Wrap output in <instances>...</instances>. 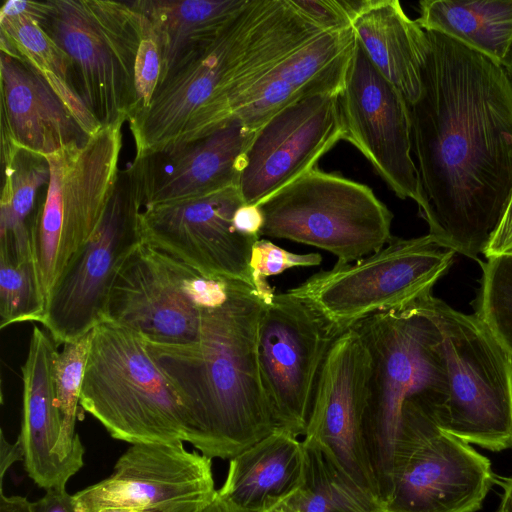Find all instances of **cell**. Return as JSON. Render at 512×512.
Listing matches in <instances>:
<instances>
[{
	"mask_svg": "<svg viewBox=\"0 0 512 512\" xmlns=\"http://www.w3.org/2000/svg\"><path fill=\"white\" fill-rule=\"evenodd\" d=\"M143 207L139 171L133 161L120 171L98 227L49 292L40 323L57 346L90 333L105 319L116 275L142 241L139 217Z\"/></svg>",
	"mask_w": 512,
	"mask_h": 512,
	"instance_id": "obj_12",
	"label": "cell"
},
{
	"mask_svg": "<svg viewBox=\"0 0 512 512\" xmlns=\"http://www.w3.org/2000/svg\"><path fill=\"white\" fill-rule=\"evenodd\" d=\"M91 332L64 344L53 365L56 400L61 416V433L56 447L59 458L79 471L83 466L84 446L75 431L78 405L90 348Z\"/></svg>",
	"mask_w": 512,
	"mask_h": 512,
	"instance_id": "obj_31",
	"label": "cell"
},
{
	"mask_svg": "<svg viewBox=\"0 0 512 512\" xmlns=\"http://www.w3.org/2000/svg\"><path fill=\"white\" fill-rule=\"evenodd\" d=\"M416 22L503 65L512 46V0H424Z\"/></svg>",
	"mask_w": 512,
	"mask_h": 512,
	"instance_id": "obj_29",
	"label": "cell"
},
{
	"mask_svg": "<svg viewBox=\"0 0 512 512\" xmlns=\"http://www.w3.org/2000/svg\"><path fill=\"white\" fill-rule=\"evenodd\" d=\"M495 483L491 461L440 429L424 403L403 408L385 512H477Z\"/></svg>",
	"mask_w": 512,
	"mask_h": 512,
	"instance_id": "obj_11",
	"label": "cell"
},
{
	"mask_svg": "<svg viewBox=\"0 0 512 512\" xmlns=\"http://www.w3.org/2000/svg\"><path fill=\"white\" fill-rule=\"evenodd\" d=\"M267 512H293V511L285 502H283Z\"/></svg>",
	"mask_w": 512,
	"mask_h": 512,
	"instance_id": "obj_45",
	"label": "cell"
},
{
	"mask_svg": "<svg viewBox=\"0 0 512 512\" xmlns=\"http://www.w3.org/2000/svg\"><path fill=\"white\" fill-rule=\"evenodd\" d=\"M454 255L429 234L392 236L377 252L319 271L288 291L310 303L339 335L373 314L409 307L432 293Z\"/></svg>",
	"mask_w": 512,
	"mask_h": 512,
	"instance_id": "obj_10",
	"label": "cell"
},
{
	"mask_svg": "<svg viewBox=\"0 0 512 512\" xmlns=\"http://www.w3.org/2000/svg\"><path fill=\"white\" fill-rule=\"evenodd\" d=\"M70 57L78 94L102 126L135 111V73L160 48L148 17L133 1L48 0L39 20Z\"/></svg>",
	"mask_w": 512,
	"mask_h": 512,
	"instance_id": "obj_5",
	"label": "cell"
},
{
	"mask_svg": "<svg viewBox=\"0 0 512 512\" xmlns=\"http://www.w3.org/2000/svg\"><path fill=\"white\" fill-rule=\"evenodd\" d=\"M294 6L323 31L352 27L367 0H292Z\"/></svg>",
	"mask_w": 512,
	"mask_h": 512,
	"instance_id": "obj_35",
	"label": "cell"
},
{
	"mask_svg": "<svg viewBox=\"0 0 512 512\" xmlns=\"http://www.w3.org/2000/svg\"><path fill=\"white\" fill-rule=\"evenodd\" d=\"M437 327L448 394L436 424L492 452L512 449V356L474 314L432 293L414 303Z\"/></svg>",
	"mask_w": 512,
	"mask_h": 512,
	"instance_id": "obj_7",
	"label": "cell"
},
{
	"mask_svg": "<svg viewBox=\"0 0 512 512\" xmlns=\"http://www.w3.org/2000/svg\"><path fill=\"white\" fill-rule=\"evenodd\" d=\"M356 40L380 73L414 104L422 91V69L429 51L427 32L398 0H367L352 21Z\"/></svg>",
	"mask_w": 512,
	"mask_h": 512,
	"instance_id": "obj_24",
	"label": "cell"
},
{
	"mask_svg": "<svg viewBox=\"0 0 512 512\" xmlns=\"http://www.w3.org/2000/svg\"><path fill=\"white\" fill-rule=\"evenodd\" d=\"M133 2L148 17L158 35L162 53L160 86L171 73L209 46L249 0Z\"/></svg>",
	"mask_w": 512,
	"mask_h": 512,
	"instance_id": "obj_27",
	"label": "cell"
},
{
	"mask_svg": "<svg viewBox=\"0 0 512 512\" xmlns=\"http://www.w3.org/2000/svg\"><path fill=\"white\" fill-rule=\"evenodd\" d=\"M426 32L422 91L409 105L425 221L441 246L476 259L512 195V79L486 55Z\"/></svg>",
	"mask_w": 512,
	"mask_h": 512,
	"instance_id": "obj_1",
	"label": "cell"
},
{
	"mask_svg": "<svg viewBox=\"0 0 512 512\" xmlns=\"http://www.w3.org/2000/svg\"><path fill=\"white\" fill-rule=\"evenodd\" d=\"M80 405L127 443L186 442L178 395L146 339L109 320L91 331Z\"/></svg>",
	"mask_w": 512,
	"mask_h": 512,
	"instance_id": "obj_6",
	"label": "cell"
},
{
	"mask_svg": "<svg viewBox=\"0 0 512 512\" xmlns=\"http://www.w3.org/2000/svg\"><path fill=\"white\" fill-rule=\"evenodd\" d=\"M496 484L502 489L499 506L507 512H512V477L496 476Z\"/></svg>",
	"mask_w": 512,
	"mask_h": 512,
	"instance_id": "obj_41",
	"label": "cell"
},
{
	"mask_svg": "<svg viewBox=\"0 0 512 512\" xmlns=\"http://www.w3.org/2000/svg\"><path fill=\"white\" fill-rule=\"evenodd\" d=\"M322 256L318 253L296 254L285 250L270 240L259 238L252 247L250 272L253 288L265 304L274 296V289L267 281L268 277L279 275L294 267L318 266Z\"/></svg>",
	"mask_w": 512,
	"mask_h": 512,
	"instance_id": "obj_34",
	"label": "cell"
},
{
	"mask_svg": "<svg viewBox=\"0 0 512 512\" xmlns=\"http://www.w3.org/2000/svg\"><path fill=\"white\" fill-rule=\"evenodd\" d=\"M45 312L33 259L10 262L0 259V327L41 322Z\"/></svg>",
	"mask_w": 512,
	"mask_h": 512,
	"instance_id": "obj_33",
	"label": "cell"
},
{
	"mask_svg": "<svg viewBox=\"0 0 512 512\" xmlns=\"http://www.w3.org/2000/svg\"><path fill=\"white\" fill-rule=\"evenodd\" d=\"M257 205L260 236L317 247L336 264L373 254L392 238L393 213L369 186L317 167Z\"/></svg>",
	"mask_w": 512,
	"mask_h": 512,
	"instance_id": "obj_9",
	"label": "cell"
},
{
	"mask_svg": "<svg viewBox=\"0 0 512 512\" xmlns=\"http://www.w3.org/2000/svg\"><path fill=\"white\" fill-rule=\"evenodd\" d=\"M305 451L298 437L275 430L230 459L218 494L252 512H267L301 486Z\"/></svg>",
	"mask_w": 512,
	"mask_h": 512,
	"instance_id": "obj_25",
	"label": "cell"
},
{
	"mask_svg": "<svg viewBox=\"0 0 512 512\" xmlns=\"http://www.w3.org/2000/svg\"><path fill=\"white\" fill-rule=\"evenodd\" d=\"M483 255L485 258L512 255V195Z\"/></svg>",
	"mask_w": 512,
	"mask_h": 512,
	"instance_id": "obj_36",
	"label": "cell"
},
{
	"mask_svg": "<svg viewBox=\"0 0 512 512\" xmlns=\"http://www.w3.org/2000/svg\"><path fill=\"white\" fill-rule=\"evenodd\" d=\"M480 265L475 315L512 356V255L489 257Z\"/></svg>",
	"mask_w": 512,
	"mask_h": 512,
	"instance_id": "obj_32",
	"label": "cell"
},
{
	"mask_svg": "<svg viewBox=\"0 0 512 512\" xmlns=\"http://www.w3.org/2000/svg\"><path fill=\"white\" fill-rule=\"evenodd\" d=\"M203 512H252L234 505L229 500L217 495L213 502Z\"/></svg>",
	"mask_w": 512,
	"mask_h": 512,
	"instance_id": "obj_42",
	"label": "cell"
},
{
	"mask_svg": "<svg viewBox=\"0 0 512 512\" xmlns=\"http://www.w3.org/2000/svg\"><path fill=\"white\" fill-rule=\"evenodd\" d=\"M40 1L7 0L0 9L1 51L7 52L39 74L61 99L89 137L102 125L81 100L68 54L41 26Z\"/></svg>",
	"mask_w": 512,
	"mask_h": 512,
	"instance_id": "obj_26",
	"label": "cell"
},
{
	"mask_svg": "<svg viewBox=\"0 0 512 512\" xmlns=\"http://www.w3.org/2000/svg\"><path fill=\"white\" fill-rule=\"evenodd\" d=\"M23 461V451L19 438L14 443H9L1 431L0 440V482L3 486L4 475L14 462Z\"/></svg>",
	"mask_w": 512,
	"mask_h": 512,
	"instance_id": "obj_39",
	"label": "cell"
},
{
	"mask_svg": "<svg viewBox=\"0 0 512 512\" xmlns=\"http://www.w3.org/2000/svg\"><path fill=\"white\" fill-rule=\"evenodd\" d=\"M0 59L1 132L45 157L89 138L39 74L7 52Z\"/></svg>",
	"mask_w": 512,
	"mask_h": 512,
	"instance_id": "obj_23",
	"label": "cell"
},
{
	"mask_svg": "<svg viewBox=\"0 0 512 512\" xmlns=\"http://www.w3.org/2000/svg\"><path fill=\"white\" fill-rule=\"evenodd\" d=\"M264 304L251 286L229 280L225 301L201 308L195 341L146 340L178 395L186 442L211 459H232L277 430L258 362Z\"/></svg>",
	"mask_w": 512,
	"mask_h": 512,
	"instance_id": "obj_2",
	"label": "cell"
},
{
	"mask_svg": "<svg viewBox=\"0 0 512 512\" xmlns=\"http://www.w3.org/2000/svg\"><path fill=\"white\" fill-rule=\"evenodd\" d=\"M96 512H140L139 510L127 507H105Z\"/></svg>",
	"mask_w": 512,
	"mask_h": 512,
	"instance_id": "obj_43",
	"label": "cell"
},
{
	"mask_svg": "<svg viewBox=\"0 0 512 512\" xmlns=\"http://www.w3.org/2000/svg\"><path fill=\"white\" fill-rule=\"evenodd\" d=\"M502 66L504 67V69L507 71L510 78L512 79V46H511Z\"/></svg>",
	"mask_w": 512,
	"mask_h": 512,
	"instance_id": "obj_44",
	"label": "cell"
},
{
	"mask_svg": "<svg viewBox=\"0 0 512 512\" xmlns=\"http://www.w3.org/2000/svg\"><path fill=\"white\" fill-rule=\"evenodd\" d=\"M339 108L343 140L362 153L396 196L413 200L426 220L430 209L411 156L409 105L357 40L339 94Z\"/></svg>",
	"mask_w": 512,
	"mask_h": 512,
	"instance_id": "obj_14",
	"label": "cell"
},
{
	"mask_svg": "<svg viewBox=\"0 0 512 512\" xmlns=\"http://www.w3.org/2000/svg\"><path fill=\"white\" fill-rule=\"evenodd\" d=\"M234 228L241 234L260 238L264 216L259 205L243 204L233 216Z\"/></svg>",
	"mask_w": 512,
	"mask_h": 512,
	"instance_id": "obj_37",
	"label": "cell"
},
{
	"mask_svg": "<svg viewBox=\"0 0 512 512\" xmlns=\"http://www.w3.org/2000/svg\"><path fill=\"white\" fill-rule=\"evenodd\" d=\"M1 162L0 259L23 262L33 259L31 228L49 183L50 167L45 156L18 147L4 133Z\"/></svg>",
	"mask_w": 512,
	"mask_h": 512,
	"instance_id": "obj_28",
	"label": "cell"
},
{
	"mask_svg": "<svg viewBox=\"0 0 512 512\" xmlns=\"http://www.w3.org/2000/svg\"><path fill=\"white\" fill-rule=\"evenodd\" d=\"M337 336L310 303L288 290L264 304L258 362L277 430L305 435L321 370Z\"/></svg>",
	"mask_w": 512,
	"mask_h": 512,
	"instance_id": "obj_13",
	"label": "cell"
},
{
	"mask_svg": "<svg viewBox=\"0 0 512 512\" xmlns=\"http://www.w3.org/2000/svg\"><path fill=\"white\" fill-rule=\"evenodd\" d=\"M305 469L301 486L285 503L293 512H385L318 444L302 440Z\"/></svg>",
	"mask_w": 512,
	"mask_h": 512,
	"instance_id": "obj_30",
	"label": "cell"
},
{
	"mask_svg": "<svg viewBox=\"0 0 512 512\" xmlns=\"http://www.w3.org/2000/svg\"><path fill=\"white\" fill-rule=\"evenodd\" d=\"M184 443L132 444L110 476L73 495L77 512H203L217 495L212 459Z\"/></svg>",
	"mask_w": 512,
	"mask_h": 512,
	"instance_id": "obj_15",
	"label": "cell"
},
{
	"mask_svg": "<svg viewBox=\"0 0 512 512\" xmlns=\"http://www.w3.org/2000/svg\"><path fill=\"white\" fill-rule=\"evenodd\" d=\"M255 131L232 119L187 144L135 157L144 206L238 186Z\"/></svg>",
	"mask_w": 512,
	"mask_h": 512,
	"instance_id": "obj_20",
	"label": "cell"
},
{
	"mask_svg": "<svg viewBox=\"0 0 512 512\" xmlns=\"http://www.w3.org/2000/svg\"><path fill=\"white\" fill-rule=\"evenodd\" d=\"M31 512H77L74 496L66 488L46 490L42 498L31 502Z\"/></svg>",
	"mask_w": 512,
	"mask_h": 512,
	"instance_id": "obj_38",
	"label": "cell"
},
{
	"mask_svg": "<svg viewBox=\"0 0 512 512\" xmlns=\"http://www.w3.org/2000/svg\"><path fill=\"white\" fill-rule=\"evenodd\" d=\"M366 347L369 367L363 417L365 444L386 507L403 408L427 404L434 415L448 394V376L435 324L414 304L373 314L353 326Z\"/></svg>",
	"mask_w": 512,
	"mask_h": 512,
	"instance_id": "obj_4",
	"label": "cell"
},
{
	"mask_svg": "<svg viewBox=\"0 0 512 512\" xmlns=\"http://www.w3.org/2000/svg\"><path fill=\"white\" fill-rule=\"evenodd\" d=\"M243 204L238 186H232L146 205L139 217L142 241L204 277L239 281L253 288L250 257L259 238L245 236L233 225L234 213Z\"/></svg>",
	"mask_w": 512,
	"mask_h": 512,
	"instance_id": "obj_16",
	"label": "cell"
},
{
	"mask_svg": "<svg viewBox=\"0 0 512 512\" xmlns=\"http://www.w3.org/2000/svg\"><path fill=\"white\" fill-rule=\"evenodd\" d=\"M342 87L308 93L255 131L238 183L244 204L261 203L315 168L319 159L343 140Z\"/></svg>",
	"mask_w": 512,
	"mask_h": 512,
	"instance_id": "obj_17",
	"label": "cell"
},
{
	"mask_svg": "<svg viewBox=\"0 0 512 512\" xmlns=\"http://www.w3.org/2000/svg\"><path fill=\"white\" fill-rule=\"evenodd\" d=\"M494 512H507L502 507L498 506V508Z\"/></svg>",
	"mask_w": 512,
	"mask_h": 512,
	"instance_id": "obj_46",
	"label": "cell"
},
{
	"mask_svg": "<svg viewBox=\"0 0 512 512\" xmlns=\"http://www.w3.org/2000/svg\"><path fill=\"white\" fill-rule=\"evenodd\" d=\"M57 353V345L51 336L34 326L27 357L21 367L23 405L18 438L25 470L44 490L66 488L68 480L78 472L56 452L61 433L53 379Z\"/></svg>",
	"mask_w": 512,
	"mask_h": 512,
	"instance_id": "obj_21",
	"label": "cell"
},
{
	"mask_svg": "<svg viewBox=\"0 0 512 512\" xmlns=\"http://www.w3.org/2000/svg\"><path fill=\"white\" fill-rule=\"evenodd\" d=\"M368 367V353L358 331L351 327L340 333L324 361L304 440L321 446L359 488L384 507L364 438Z\"/></svg>",
	"mask_w": 512,
	"mask_h": 512,
	"instance_id": "obj_18",
	"label": "cell"
},
{
	"mask_svg": "<svg viewBox=\"0 0 512 512\" xmlns=\"http://www.w3.org/2000/svg\"><path fill=\"white\" fill-rule=\"evenodd\" d=\"M0 512H31V502L22 496H6L0 486Z\"/></svg>",
	"mask_w": 512,
	"mask_h": 512,
	"instance_id": "obj_40",
	"label": "cell"
},
{
	"mask_svg": "<svg viewBox=\"0 0 512 512\" xmlns=\"http://www.w3.org/2000/svg\"><path fill=\"white\" fill-rule=\"evenodd\" d=\"M324 32L292 0H249L217 38L129 119L135 157L177 148L233 119L249 91Z\"/></svg>",
	"mask_w": 512,
	"mask_h": 512,
	"instance_id": "obj_3",
	"label": "cell"
},
{
	"mask_svg": "<svg viewBox=\"0 0 512 512\" xmlns=\"http://www.w3.org/2000/svg\"><path fill=\"white\" fill-rule=\"evenodd\" d=\"M185 264L141 241L110 289L105 319L147 341L183 344L200 332L201 308L184 287Z\"/></svg>",
	"mask_w": 512,
	"mask_h": 512,
	"instance_id": "obj_19",
	"label": "cell"
},
{
	"mask_svg": "<svg viewBox=\"0 0 512 512\" xmlns=\"http://www.w3.org/2000/svg\"><path fill=\"white\" fill-rule=\"evenodd\" d=\"M355 41L352 27L324 32L280 62L252 88L233 119L256 131L308 93L342 87Z\"/></svg>",
	"mask_w": 512,
	"mask_h": 512,
	"instance_id": "obj_22",
	"label": "cell"
},
{
	"mask_svg": "<svg viewBox=\"0 0 512 512\" xmlns=\"http://www.w3.org/2000/svg\"><path fill=\"white\" fill-rule=\"evenodd\" d=\"M122 125L102 126L86 141L46 156L50 179L31 228L32 256L45 303L105 213L120 173Z\"/></svg>",
	"mask_w": 512,
	"mask_h": 512,
	"instance_id": "obj_8",
	"label": "cell"
}]
</instances>
